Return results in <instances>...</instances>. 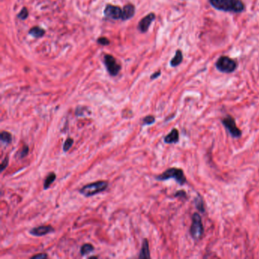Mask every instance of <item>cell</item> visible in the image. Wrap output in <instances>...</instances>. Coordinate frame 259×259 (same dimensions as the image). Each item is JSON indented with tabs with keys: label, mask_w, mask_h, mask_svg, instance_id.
<instances>
[{
	"label": "cell",
	"mask_w": 259,
	"mask_h": 259,
	"mask_svg": "<svg viewBox=\"0 0 259 259\" xmlns=\"http://www.w3.org/2000/svg\"><path fill=\"white\" fill-rule=\"evenodd\" d=\"M0 138H1V141H2L5 142V143L6 144H10L12 142V134H10L9 132L5 131H3L1 132V134H0Z\"/></svg>",
	"instance_id": "cell-19"
},
{
	"label": "cell",
	"mask_w": 259,
	"mask_h": 259,
	"mask_svg": "<svg viewBox=\"0 0 259 259\" xmlns=\"http://www.w3.org/2000/svg\"><path fill=\"white\" fill-rule=\"evenodd\" d=\"M104 64H105L109 74L111 76L117 75L121 69L120 65L111 55H106L104 56Z\"/></svg>",
	"instance_id": "cell-7"
},
{
	"label": "cell",
	"mask_w": 259,
	"mask_h": 259,
	"mask_svg": "<svg viewBox=\"0 0 259 259\" xmlns=\"http://www.w3.org/2000/svg\"><path fill=\"white\" fill-rule=\"evenodd\" d=\"M28 17V11L26 8H22V11L19 12V14L18 15V18H20L21 20H25Z\"/></svg>",
	"instance_id": "cell-23"
},
{
	"label": "cell",
	"mask_w": 259,
	"mask_h": 259,
	"mask_svg": "<svg viewBox=\"0 0 259 259\" xmlns=\"http://www.w3.org/2000/svg\"><path fill=\"white\" fill-rule=\"evenodd\" d=\"M179 134L176 128H173L172 131L164 138V141L167 144H175L179 141Z\"/></svg>",
	"instance_id": "cell-12"
},
{
	"label": "cell",
	"mask_w": 259,
	"mask_h": 259,
	"mask_svg": "<svg viewBox=\"0 0 259 259\" xmlns=\"http://www.w3.org/2000/svg\"><path fill=\"white\" fill-rule=\"evenodd\" d=\"M53 232H54V229L51 226H40V227L33 228L30 231V233L35 236H43L48 233H53Z\"/></svg>",
	"instance_id": "cell-10"
},
{
	"label": "cell",
	"mask_w": 259,
	"mask_h": 259,
	"mask_svg": "<svg viewBox=\"0 0 259 259\" xmlns=\"http://www.w3.org/2000/svg\"><path fill=\"white\" fill-rule=\"evenodd\" d=\"M194 203H195L196 208H197L199 211L201 212V213H204V212L205 211L204 205V201L200 196L196 198L195 200H194Z\"/></svg>",
	"instance_id": "cell-18"
},
{
	"label": "cell",
	"mask_w": 259,
	"mask_h": 259,
	"mask_svg": "<svg viewBox=\"0 0 259 259\" xmlns=\"http://www.w3.org/2000/svg\"><path fill=\"white\" fill-rule=\"evenodd\" d=\"M73 143H74V140H73L72 138H67L63 144V151H65V152L68 151V150L71 148V146L73 145Z\"/></svg>",
	"instance_id": "cell-21"
},
{
	"label": "cell",
	"mask_w": 259,
	"mask_h": 259,
	"mask_svg": "<svg viewBox=\"0 0 259 259\" xmlns=\"http://www.w3.org/2000/svg\"><path fill=\"white\" fill-rule=\"evenodd\" d=\"M8 165V157H5V159L3 160V161L1 164V172L3 171Z\"/></svg>",
	"instance_id": "cell-25"
},
{
	"label": "cell",
	"mask_w": 259,
	"mask_h": 259,
	"mask_svg": "<svg viewBox=\"0 0 259 259\" xmlns=\"http://www.w3.org/2000/svg\"><path fill=\"white\" fill-rule=\"evenodd\" d=\"M154 19H155V15L154 13H150L149 15L144 17L138 23V28L139 31L141 33H145L146 31H148V28H150V25L154 22Z\"/></svg>",
	"instance_id": "cell-9"
},
{
	"label": "cell",
	"mask_w": 259,
	"mask_h": 259,
	"mask_svg": "<svg viewBox=\"0 0 259 259\" xmlns=\"http://www.w3.org/2000/svg\"><path fill=\"white\" fill-rule=\"evenodd\" d=\"M135 8L131 4H128L125 5L122 8V20H128L132 18L134 15Z\"/></svg>",
	"instance_id": "cell-11"
},
{
	"label": "cell",
	"mask_w": 259,
	"mask_h": 259,
	"mask_svg": "<svg viewBox=\"0 0 259 259\" xmlns=\"http://www.w3.org/2000/svg\"><path fill=\"white\" fill-rule=\"evenodd\" d=\"M170 179H174L179 185H182L186 182V178L184 175L182 170L176 167H172L168 169L162 174L156 176V179L158 181H164Z\"/></svg>",
	"instance_id": "cell-2"
},
{
	"label": "cell",
	"mask_w": 259,
	"mask_h": 259,
	"mask_svg": "<svg viewBox=\"0 0 259 259\" xmlns=\"http://www.w3.org/2000/svg\"><path fill=\"white\" fill-rule=\"evenodd\" d=\"M29 152V148H28V145H24L23 148H22V151H18V152L16 154V158H18V159H22L25 157H26L28 154Z\"/></svg>",
	"instance_id": "cell-20"
},
{
	"label": "cell",
	"mask_w": 259,
	"mask_h": 259,
	"mask_svg": "<svg viewBox=\"0 0 259 259\" xmlns=\"http://www.w3.org/2000/svg\"><path fill=\"white\" fill-rule=\"evenodd\" d=\"M99 44L103 45V46H107V45L110 44V40L107 38V37H100L97 40Z\"/></svg>",
	"instance_id": "cell-24"
},
{
	"label": "cell",
	"mask_w": 259,
	"mask_h": 259,
	"mask_svg": "<svg viewBox=\"0 0 259 259\" xmlns=\"http://www.w3.org/2000/svg\"><path fill=\"white\" fill-rule=\"evenodd\" d=\"M175 197L185 198L186 197V193H185V191H178L175 194Z\"/></svg>",
	"instance_id": "cell-26"
},
{
	"label": "cell",
	"mask_w": 259,
	"mask_h": 259,
	"mask_svg": "<svg viewBox=\"0 0 259 259\" xmlns=\"http://www.w3.org/2000/svg\"><path fill=\"white\" fill-rule=\"evenodd\" d=\"M94 250V248L91 244H85V245H82L81 248V255H85V254H89V253L92 252Z\"/></svg>",
	"instance_id": "cell-17"
},
{
	"label": "cell",
	"mask_w": 259,
	"mask_h": 259,
	"mask_svg": "<svg viewBox=\"0 0 259 259\" xmlns=\"http://www.w3.org/2000/svg\"><path fill=\"white\" fill-rule=\"evenodd\" d=\"M155 122V118L153 116H148L144 118L143 124L144 125H151Z\"/></svg>",
	"instance_id": "cell-22"
},
{
	"label": "cell",
	"mask_w": 259,
	"mask_h": 259,
	"mask_svg": "<svg viewBox=\"0 0 259 259\" xmlns=\"http://www.w3.org/2000/svg\"><path fill=\"white\" fill-rule=\"evenodd\" d=\"M161 75V71H157V72L154 73V75H152L151 76V79H155L157 78L158 77H159V76Z\"/></svg>",
	"instance_id": "cell-28"
},
{
	"label": "cell",
	"mask_w": 259,
	"mask_h": 259,
	"mask_svg": "<svg viewBox=\"0 0 259 259\" xmlns=\"http://www.w3.org/2000/svg\"><path fill=\"white\" fill-rule=\"evenodd\" d=\"M109 183L107 181H98L90 183L88 185H85L80 189L79 192L83 194L85 197H91V196L97 194L98 193L105 191L108 188Z\"/></svg>",
	"instance_id": "cell-3"
},
{
	"label": "cell",
	"mask_w": 259,
	"mask_h": 259,
	"mask_svg": "<svg viewBox=\"0 0 259 259\" xmlns=\"http://www.w3.org/2000/svg\"><path fill=\"white\" fill-rule=\"evenodd\" d=\"M29 34L32 35L33 37H37V38H40L42 37L45 34V31L42 28H39V27H34V28H31L29 31Z\"/></svg>",
	"instance_id": "cell-15"
},
{
	"label": "cell",
	"mask_w": 259,
	"mask_h": 259,
	"mask_svg": "<svg viewBox=\"0 0 259 259\" xmlns=\"http://www.w3.org/2000/svg\"><path fill=\"white\" fill-rule=\"evenodd\" d=\"M104 15L106 17L113 20L122 19V9H121L119 6L113 5H107L104 10Z\"/></svg>",
	"instance_id": "cell-8"
},
{
	"label": "cell",
	"mask_w": 259,
	"mask_h": 259,
	"mask_svg": "<svg viewBox=\"0 0 259 259\" xmlns=\"http://www.w3.org/2000/svg\"><path fill=\"white\" fill-rule=\"evenodd\" d=\"M223 125H224L226 128H227V131H229V133L230 134V135L233 138H239L242 135V131L237 127L236 123V121H235L234 118H233L232 116H228L227 117L224 118L222 120Z\"/></svg>",
	"instance_id": "cell-6"
},
{
	"label": "cell",
	"mask_w": 259,
	"mask_h": 259,
	"mask_svg": "<svg viewBox=\"0 0 259 259\" xmlns=\"http://www.w3.org/2000/svg\"><path fill=\"white\" fill-rule=\"evenodd\" d=\"M212 6L217 10L240 13L245 9L242 0H209Z\"/></svg>",
	"instance_id": "cell-1"
},
{
	"label": "cell",
	"mask_w": 259,
	"mask_h": 259,
	"mask_svg": "<svg viewBox=\"0 0 259 259\" xmlns=\"http://www.w3.org/2000/svg\"><path fill=\"white\" fill-rule=\"evenodd\" d=\"M237 64L236 61L228 56H221L216 62V68L224 73H231L236 70Z\"/></svg>",
	"instance_id": "cell-5"
},
{
	"label": "cell",
	"mask_w": 259,
	"mask_h": 259,
	"mask_svg": "<svg viewBox=\"0 0 259 259\" xmlns=\"http://www.w3.org/2000/svg\"><path fill=\"white\" fill-rule=\"evenodd\" d=\"M204 233V227L201 222V218L198 213L192 215V223L190 227V234L194 240H198L202 237Z\"/></svg>",
	"instance_id": "cell-4"
},
{
	"label": "cell",
	"mask_w": 259,
	"mask_h": 259,
	"mask_svg": "<svg viewBox=\"0 0 259 259\" xmlns=\"http://www.w3.org/2000/svg\"><path fill=\"white\" fill-rule=\"evenodd\" d=\"M56 178V175L54 173H50L47 176H46V179L44 181V183H43V188L44 189H47L50 187L51 184L53 183L55 181Z\"/></svg>",
	"instance_id": "cell-16"
},
{
	"label": "cell",
	"mask_w": 259,
	"mask_h": 259,
	"mask_svg": "<svg viewBox=\"0 0 259 259\" xmlns=\"http://www.w3.org/2000/svg\"><path fill=\"white\" fill-rule=\"evenodd\" d=\"M150 251H149V245H148V239H144L142 243L141 249L140 254H139V257L140 258H150Z\"/></svg>",
	"instance_id": "cell-13"
},
{
	"label": "cell",
	"mask_w": 259,
	"mask_h": 259,
	"mask_svg": "<svg viewBox=\"0 0 259 259\" xmlns=\"http://www.w3.org/2000/svg\"><path fill=\"white\" fill-rule=\"evenodd\" d=\"M46 257H47V254H45V253H40V254H37V255H34L33 256L32 258H36V259H43V258H46Z\"/></svg>",
	"instance_id": "cell-27"
},
{
	"label": "cell",
	"mask_w": 259,
	"mask_h": 259,
	"mask_svg": "<svg viewBox=\"0 0 259 259\" xmlns=\"http://www.w3.org/2000/svg\"><path fill=\"white\" fill-rule=\"evenodd\" d=\"M182 59H183V56H182V51L181 50H177L176 53L174 57L172 59L171 62H170V65L172 67H176L179 65V64L182 62Z\"/></svg>",
	"instance_id": "cell-14"
}]
</instances>
